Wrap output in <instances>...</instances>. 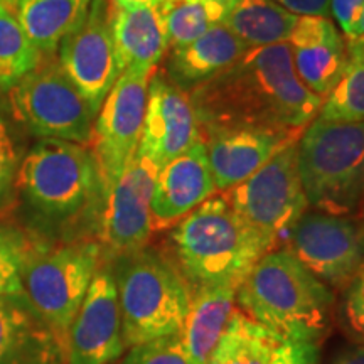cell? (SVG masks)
<instances>
[{"mask_svg":"<svg viewBox=\"0 0 364 364\" xmlns=\"http://www.w3.org/2000/svg\"><path fill=\"white\" fill-rule=\"evenodd\" d=\"M171 255L191 292L235 287L268 252L265 241L236 215L225 194H215L171 231Z\"/></svg>","mask_w":364,"mask_h":364,"instance_id":"cell-4","label":"cell"},{"mask_svg":"<svg viewBox=\"0 0 364 364\" xmlns=\"http://www.w3.org/2000/svg\"><path fill=\"white\" fill-rule=\"evenodd\" d=\"M157 172L152 162L135 156L117 184L107 193L98 230L105 262L149 245L154 231L150 203Z\"/></svg>","mask_w":364,"mask_h":364,"instance_id":"cell-13","label":"cell"},{"mask_svg":"<svg viewBox=\"0 0 364 364\" xmlns=\"http://www.w3.org/2000/svg\"><path fill=\"white\" fill-rule=\"evenodd\" d=\"M282 7L295 16H327L331 0H277Z\"/></svg>","mask_w":364,"mask_h":364,"instance_id":"cell-35","label":"cell"},{"mask_svg":"<svg viewBox=\"0 0 364 364\" xmlns=\"http://www.w3.org/2000/svg\"><path fill=\"white\" fill-rule=\"evenodd\" d=\"M287 248L332 290H346L364 268V223L307 209L287 236Z\"/></svg>","mask_w":364,"mask_h":364,"instance_id":"cell-10","label":"cell"},{"mask_svg":"<svg viewBox=\"0 0 364 364\" xmlns=\"http://www.w3.org/2000/svg\"><path fill=\"white\" fill-rule=\"evenodd\" d=\"M19 164L11 127L4 112L0 110V216L12 208Z\"/></svg>","mask_w":364,"mask_h":364,"instance_id":"cell-31","label":"cell"},{"mask_svg":"<svg viewBox=\"0 0 364 364\" xmlns=\"http://www.w3.org/2000/svg\"><path fill=\"white\" fill-rule=\"evenodd\" d=\"M364 9V0H331V14L343 31L346 39L358 36L359 21Z\"/></svg>","mask_w":364,"mask_h":364,"instance_id":"cell-33","label":"cell"},{"mask_svg":"<svg viewBox=\"0 0 364 364\" xmlns=\"http://www.w3.org/2000/svg\"><path fill=\"white\" fill-rule=\"evenodd\" d=\"M235 0H186L171 4L162 0L169 48L193 43L213 26L223 24Z\"/></svg>","mask_w":364,"mask_h":364,"instance_id":"cell-27","label":"cell"},{"mask_svg":"<svg viewBox=\"0 0 364 364\" xmlns=\"http://www.w3.org/2000/svg\"><path fill=\"white\" fill-rule=\"evenodd\" d=\"M329 364H364V343L349 344L331 358Z\"/></svg>","mask_w":364,"mask_h":364,"instance_id":"cell-36","label":"cell"},{"mask_svg":"<svg viewBox=\"0 0 364 364\" xmlns=\"http://www.w3.org/2000/svg\"><path fill=\"white\" fill-rule=\"evenodd\" d=\"M152 75L125 71L118 76L95 120L93 150L107 193L136 156L142 136L147 86Z\"/></svg>","mask_w":364,"mask_h":364,"instance_id":"cell-11","label":"cell"},{"mask_svg":"<svg viewBox=\"0 0 364 364\" xmlns=\"http://www.w3.org/2000/svg\"><path fill=\"white\" fill-rule=\"evenodd\" d=\"M102 245L95 238L54 243L38 235L22 267L24 297L65 346L95 273L102 265Z\"/></svg>","mask_w":364,"mask_h":364,"instance_id":"cell-7","label":"cell"},{"mask_svg":"<svg viewBox=\"0 0 364 364\" xmlns=\"http://www.w3.org/2000/svg\"><path fill=\"white\" fill-rule=\"evenodd\" d=\"M344 314L348 318V324L364 343V299L353 284L346 289Z\"/></svg>","mask_w":364,"mask_h":364,"instance_id":"cell-34","label":"cell"},{"mask_svg":"<svg viewBox=\"0 0 364 364\" xmlns=\"http://www.w3.org/2000/svg\"><path fill=\"white\" fill-rule=\"evenodd\" d=\"M268 364H321L318 341H277Z\"/></svg>","mask_w":364,"mask_h":364,"instance_id":"cell-32","label":"cell"},{"mask_svg":"<svg viewBox=\"0 0 364 364\" xmlns=\"http://www.w3.org/2000/svg\"><path fill=\"white\" fill-rule=\"evenodd\" d=\"M38 235L12 223L0 221V297H24L22 267Z\"/></svg>","mask_w":364,"mask_h":364,"instance_id":"cell-29","label":"cell"},{"mask_svg":"<svg viewBox=\"0 0 364 364\" xmlns=\"http://www.w3.org/2000/svg\"><path fill=\"white\" fill-rule=\"evenodd\" d=\"M21 2H24V0H21ZM21 2H19V4H21Z\"/></svg>","mask_w":364,"mask_h":364,"instance_id":"cell-43","label":"cell"},{"mask_svg":"<svg viewBox=\"0 0 364 364\" xmlns=\"http://www.w3.org/2000/svg\"><path fill=\"white\" fill-rule=\"evenodd\" d=\"M0 364H66V349L26 297H0Z\"/></svg>","mask_w":364,"mask_h":364,"instance_id":"cell-20","label":"cell"},{"mask_svg":"<svg viewBox=\"0 0 364 364\" xmlns=\"http://www.w3.org/2000/svg\"><path fill=\"white\" fill-rule=\"evenodd\" d=\"M112 24V0H91L85 19L58 48L59 65L97 113L120 76Z\"/></svg>","mask_w":364,"mask_h":364,"instance_id":"cell-12","label":"cell"},{"mask_svg":"<svg viewBox=\"0 0 364 364\" xmlns=\"http://www.w3.org/2000/svg\"><path fill=\"white\" fill-rule=\"evenodd\" d=\"M117 4H142V6H159L162 0H113Z\"/></svg>","mask_w":364,"mask_h":364,"instance_id":"cell-37","label":"cell"},{"mask_svg":"<svg viewBox=\"0 0 364 364\" xmlns=\"http://www.w3.org/2000/svg\"><path fill=\"white\" fill-rule=\"evenodd\" d=\"M223 194L236 215L265 241L268 252L275 250L309 209L297 167V142L287 145L248 179Z\"/></svg>","mask_w":364,"mask_h":364,"instance_id":"cell-9","label":"cell"},{"mask_svg":"<svg viewBox=\"0 0 364 364\" xmlns=\"http://www.w3.org/2000/svg\"><path fill=\"white\" fill-rule=\"evenodd\" d=\"M318 118L329 122H364V39H346L343 75L321 105Z\"/></svg>","mask_w":364,"mask_h":364,"instance_id":"cell-25","label":"cell"},{"mask_svg":"<svg viewBox=\"0 0 364 364\" xmlns=\"http://www.w3.org/2000/svg\"><path fill=\"white\" fill-rule=\"evenodd\" d=\"M19 193L46 240H85L76 226L105 206V188L91 147L43 139L19 164Z\"/></svg>","mask_w":364,"mask_h":364,"instance_id":"cell-2","label":"cell"},{"mask_svg":"<svg viewBox=\"0 0 364 364\" xmlns=\"http://www.w3.org/2000/svg\"><path fill=\"white\" fill-rule=\"evenodd\" d=\"M166 2H171V4H177V2H186V0H166Z\"/></svg>","mask_w":364,"mask_h":364,"instance_id":"cell-41","label":"cell"},{"mask_svg":"<svg viewBox=\"0 0 364 364\" xmlns=\"http://www.w3.org/2000/svg\"><path fill=\"white\" fill-rule=\"evenodd\" d=\"M199 140L201 132L189 91L177 86L166 71H154L136 156L161 169Z\"/></svg>","mask_w":364,"mask_h":364,"instance_id":"cell-15","label":"cell"},{"mask_svg":"<svg viewBox=\"0 0 364 364\" xmlns=\"http://www.w3.org/2000/svg\"><path fill=\"white\" fill-rule=\"evenodd\" d=\"M12 113L31 134L91 147L98 113L54 56H44L9 93Z\"/></svg>","mask_w":364,"mask_h":364,"instance_id":"cell-8","label":"cell"},{"mask_svg":"<svg viewBox=\"0 0 364 364\" xmlns=\"http://www.w3.org/2000/svg\"><path fill=\"white\" fill-rule=\"evenodd\" d=\"M302 132L257 129L211 130L201 136L216 191H228L255 174L287 145L297 142Z\"/></svg>","mask_w":364,"mask_h":364,"instance_id":"cell-16","label":"cell"},{"mask_svg":"<svg viewBox=\"0 0 364 364\" xmlns=\"http://www.w3.org/2000/svg\"><path fill=\"white\" fill-rule=\"evenodd\" d=\"M115 277L102 262L66 339V364H110L125 353Z\"/></svg>","mask_w":364,"mask_h":364,"instance_id":"cell-14","label":"cell"},{"mask_svg":"<svg viewBox=\"0 0 364 364\" xmlns=\"http://www.w3.org/2000/svg\"><path fill=\"white\" fill-rule=\"evenodd\" d=\"M43 58L17 16L0 4V91H11Z\"/></svg>","mask_w":364,"mask_h":364,"instance_id":"cell-28","label":"cell"},{"mask_svg":"<svg viewBox=\"0 0 364 364\" xmlns=\"http://www.w3.org/2000/svg\"><path fill=\"white\" fill-rule=\"evenodd\" d=\"M353 285L356 287V289H358V292L361 294V297L364 299V268H363L361 272H359V275L356 277V280L353 282Z\"/></svg>","mask_w":364,"mask_h":364,"instance_id":"cell-38","label":"cell"},{"mask_svg":"<svg viewBox=\"0 0 364 364\" xmlns=\"http://www.w3.org/2000/svg\"><path fill=\"white\" fill-rule=\"evenodd\" d=\"M19 2H21V0H0V4H2V6L6 9H9L11 12L17 11V7H19Z\"/></svg>","mask_w":364,"mask_h":364,"instance_id":"cell-39","label":"cell"},{"mask_svg":"<svg viewBox=\"0 0 364 364\" xmlns=\"http://www.w3.org/2000/svg\"><path fill=\"white\" fill-rule=\"evenodd\" d=\"M129 349L130 351L125 354L120 364H191L182 346L181 332L136 344Z\"/></svg>","mask_w":364,"mask_h":364,"instance_id":"cell-30","label":"cell"},{"mask_svg":"<svg viewBox=\"0 0 364 364\" xmlns=\"http://www.w3.org/2000/svg\"><path fill=\"white\" fill-rule=\"evenodd\" d=\"M275 343L270 332L235 311L208 364H268Z\"/></svg>","mask_w":364,"mask_h":364,"instance_id":"cell-26","label":"cell"},{"mask_svg":"<svg viewBox=\"0 0 364 364\" xmlns=\"http://www.w3.org/2000/svg\"><path fill=\"white\" fill-rule=\"evenodd\" d=\"M299 16L277 0H235L223 26L243 41L248 48L287 43Z\"/></svg>","mask_w":364,"mask_h":364,"instance_id":"cell-24","label":"cell"},{"mask_svg":"<svg viewBox=\"0 0 364 364\" xmlns=\"http://www.w3.org/2000/svg\"><path fill=\"white\" fill-rule=\"evenodd\" d=\"M361 216H363V218H361V221L364 223V203H363V211H361Z\"/></svg>","mask_w":364,"mask_h":364,"instance_id":"cell-42","label":"cell"},{"mask_svg":"<svg viewBox=\"0 0 364 364\" xmlns=\"http://www.w3.org/2000/svg\"><path fill=\"white\" fill-rule=\"evenodd\" d=\"M125 348L179 334L188 317L189 284L166 250L144 247L110 262Z\"/></svg>","mask_w":364,"mask_h":364,"instance_id":"cell-5","label":"cell"},{"mask_svg":"<svg viewBox=\"0 0 364 364\" xmlns=\"http://www.w3.org/2000/svg\"><path fill=\"white\" fill-rule=\"evenodd\" d=\"M189 95L201 136L240 127L302 132L324 102L300 81L289 43L250 48Z\"/></svg>","mask_w":364,"mask_h":364,"instance_id":"cell-1","label":"cell"},{"mask_svg":"<svg viewBox=\"0 0 364 364\" xmlns=\"http://www.w3.org/2000/svg\"><path fill=\"white\" fill-rule=\"evenodd\" d=\"M91 0H24L17 19L43 56H54L61 41L85 19Z\"/></svg>","mask_w":364,"mask_h":364,"instance_id":"cell-23","label":"cell"},{"mask_svg":"<svg viewBox=\"0 0 364 364\" xmlns=\"http://www.w3.org/2000/svg\"><path fill=\"white\" fill-rule=\"evenodd\" d=\"M334 290L287 247L270 250L236 289V306L277 341H318L331 327Z\"/></svg>","mask_w":364,"mask_h":364,"instance_id":"cell-3","label":"cell"},{"mask_svg":"<svg viewBox=\"0 0 364 364\" xmlns=\"http://www.w3.org/2000/svg\"><path fill=\"white\" fill-rule=\"evenodd\" d=\"M297 167L309 206L353 216L364 203V122L314 118L297 140Z\"/></svg>","mask_w":364,"mask_h":364,"instance_id":"cell-6","label":"cell"},{"mask_svg":"<svg viewBox=\"0 0 364 364\" xmlns=\"http://www.w3.org/2000/svg\"><path fill=\"white\" fill-rule=\"evenodd\" d=\"M248 49L226 26L216 24L193 43L172 49L164 71L182 90L193 91L233 65Z\"/></svg>","mask_w":364,"mask_h":364,"instance_id":"cell-21","label":"cell"},{"mask_svg":"<svg viewBox=\"0 0 364 364\" xmlns=\"http://www.w3.org/2000/svg\"><path fill=\"white\" fill-rule=\"evenodd\" d=\"M112 31L120 75L125 71L152 75L169 48L162 4L113 2Z\"/></svg>","mask_w":364,"mask_h":364,"instance_id":"cell-19","label":"cell"},{"mask_svg":"<svg viewBox=\"0 0 364 364\" xmlns=\"http://www.w3.org/2000/svg\"><path fill=\"white\" fill-rule=\"evenodd\" d=\"M287 43L300 81L326 98L346 65V38L339 27L324 16H299Z\"/></svg>","mask_w":364,"mask_h":364,"instance_id":"cell-18","label":"cell"},{"mask_svg":"<svg viewBox=\"0 0 364 364\" xmlns=\"http://www.w3.org/2000/svg\"><path fill=\"white\" fill-rule=\"evenodd\" d=\"M235 311V287H213L193 292L181 331L182 346L191 364H208Z\"/></svg>","mask_w":364,"mask_h":364,"instance_id":"cell-22","label":"cell"},{"mask_svg":"<svg viewBox=\"0 0 364 364\" xmlns=\"http://www.w3.org/2000/svg\"><path fill=\"white\" fill-rule=\"evenodd\" d=\"M356 38H363L364 39V9H363V14H361V21H359Z\"/></svg>","mask_w":364,"mask_h":364,"instance_id":"cell-40","label":"cell"},{"mask_svg":"<svg viewBox=\"0 0 364 364\" xmlns=\"http://www.w3.org/2000/svg\"><path fill=\"white\" fill-rule=\"evenodd\" d=\"M215 193L206 147L199 140L159 169L150 203L152 230L162 231L176 226Z\"/></svg>","mask_w":364,"mask_h":364,"instance_id":"cell-17","label":"cell"}]
</instances>
